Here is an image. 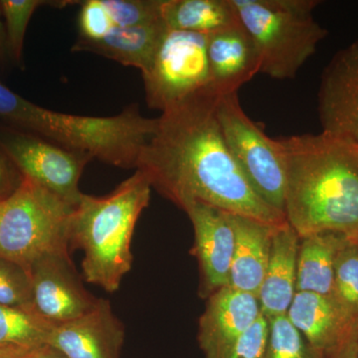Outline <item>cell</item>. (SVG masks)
<instances>
[{"label": "cell", "instance_id": "3", "mask_svg": "<svg viewBox=\"0 0 358 358\" xmlns=\"http://www.w3.org/2000/svg\"><path fill=\"white\" fill-rule=\"evenodd\" d=\"M152 185L143 171L105 196L82 195L71 222L70 244L84 253V279L115 293L131 268L134 228L148 206Z\"/></svg>", "mask_w": 358, "mask_h": 358}, {"label": "cell", "instance_id": "23", "mask_svg": "<svg viewBox=\"0 0 358 358\" xmlns=\"http://www.w3.org/2000/svg\"><path fill=\"white\" fill-rule=\"evenodd\" d=\"M265 358H326L289 322L287 315L271 317Z\"/></svg>", "mask_w": 358, "mask_h": 358}, {"label": "cell", "instance_id": "27", "mask_svg": "<svg viewBox=\"0 0 358 358\" xmlns=\"http://www.w3.org/2000/svg\"><path fill=\"white\" fill-rule=\"evenodd\" d=\"M115 27L103 0H87L79 14V39L98 41Z\"/></svg>", "mask_w": 358, "mask_h": 358}, {"label": "cell", "instance_id": "7", "mask_svg": "<svg viewBox=\"0 0 358 358\" xmlns=\"http://www.w3.org/2000/svg\"><path fill=\"white\" fill-rule=\"evenodd\" d=\"M141 74L148 107L162 113L210 88L206 36L167 30Z\"/></svg>", "mask_w": 358, "mask_h": 358}, {"label": "cell", "instance_id": "17", "mask_svg": "<svg viewBox=\"0 0 358 358\" xmlns=\"http://www.w3.org/2000/svg\"><path fill=\"white\" fill-rule=\"evenodd\" d=\"M300 236L288 222L275 226L265 278L258 299L266 319L287 315L296 284Z\"/></svg>", "mask_w": 358, "mask_h": 358}, {"label": "cell", "instance_id": "15", "mask_svg": "<svg viewBox=\"0 0 358 358\" xmlns=\"http://www.w3.org/2000/svg\"><path fill=\"white\" fill-rule=\"evenodd\" d=\"M210 88L223 96L238 93L260 73V58L242 25L206 36Z\"/></svg>", "mask_w": 358, "mask_h": 358}, {"label": "cell", "instance_id": "26", "mask_svg": "<svg viewBox=\"0 0 358 358\" xmlns=\"http://www.w3.org/2000/svg\"><path fill=\"white\" fill-rule=\"evenodd\" d=\"M0 305L34 308L29 273L18 264L0 258Z\"/></svg>", "mask_w": 358, "mask_h": 358}, {"label": "cell", "instance_id": "28", "mask_svg": "<svg viewBox=\"0 0 358 358\" xmlns=\"http://www.w3.org/2000/svg\"><path fill=\"white\" fill-rule=\"evenodd\" d=\"M268 322L264 315L247 329L231 346L223 358H265Z\"/></svg>", "mask_w": 358, "mask_h": 358}, {"label": "cell", "instance_id": "32", "mask_svg": "<svg viewBox=\"0 0 358 358\" xmlns=\"http://www.w3.org/2000/svg\"><path fill=\"white\" fill-rule=\"evenodd\" d=\"M33 350L0 348V358H30Z\"/></svg>", "mask_w": 358, "mask_h": 358}, {"label": "cell", "instance_id": "4", "mask_svg": "<svg viewBox=\"0 0 358 358\" xmlns=\"http://www.w3.org/2000/svg\"><path fill=\"white\" fill-rule=\"evenodd\" d=\"M231 1L255 45L260 73L273 79H294L327 37L313 16L317 0Z\"/></svg>", "mask_w": 358, "mask_h": 358}, {"label": "cell", "instance_id": "8", "mask_svg": "<svg viewBox=\"0 0 358 358\" xmlns=\"http://www.w3.org/2000/svg\"><path fill=\"white\" fill-rule=\"evenodd\" d=\"M0 148L25 178L77 206L79 181L90 155L0 124Z\"/></svg>", "mask_w": 358, "mask_h": 358}, {"label": "cell", "instance_id": "18", "mask_svg": "<svg viewBox=\"0 0 358 358\" xmlns=\"http://www.w3.org/2000/svg\"><path fill=\"white\" fill-rule=\"evenodd\" d=\"M169 30L164 21L138 27H115L98 41L78 38L73 51L99 54L124 66L147 70L164 35Z\"/></svg>", "mask_w": 358, "mask_h": 358}, {"label": "cell", "instance_id": "9", "mask_svg": "<svg viewBox=\"0 0 358 358\" xmlns=\"http://www.w3.org/2000/svg\"><path fill=\"white\" fill-rule=\"evenodd\" d=\"M322 133L358 145V40L324 68L317 93Z\"/></svg>", "mask_w": 358, "mask_h": 358}, {"label": "cell", "instance_id": "24", "mask_svg": "<svg viewBox=\"0 0 358 358\" xmlns=\"http://www.w3.org/2000/svg\"><path fill=\"white\" fill-rule=\"evenodd\" d=\"M331 296L358 322V242L348 240L334 263Z\"/></svg>", "mask_w": 358, "mask_h": 358}, {"label": "cell", "instance_id": "14", "mask_svg": "<svg viewBox=\"0 0 358 358\" xmlns=\"http://www.w3.org/2000/svg\"><path fill=\"white\" fill-rule=\"evenodd\" d=\"M287 317L326 357L358 334L357 320L331 296L296 293Z\"/></svg>", "mask_w": 358, "mask_h": 358}, {"label": "cell", "instance_id": "21", "mask_svg": "<svg viewBox=\"0 0 358 358\" xmlns=\"http://www.w3.org/2000/svg\"><path fill=\"white\" fill-rule=\"evenodd\" d=\"M52 326L35 308L0 305V348L35 350L46 345Z\"/></svg>", "mask_w": 358, "mask_h": 358}, {"label": "cell", "instance_id": "13", "mask_svg": "<svg viewBox=\"0 0 358 358\" xmlns=\"http://www.w3.org/2000/svg\"><path fill=\"white\" fill-rule=\"evenodd\" d=\"M261 315L260 301L254 294L227 286L209 296L197 338L205 358H223Z\"/></svg>", "mask_w": 358, "mask_h": 358}, {"label": "cell", "instance_id": "34", "mask_svg": "<svg viewBox=\"0 0 358 358\" xmlns=\"http://www.w3.org/2000/svg\"><path fill=\"white\" fill-rule=\"evenodd\" d=\"M346 143V141H345ZM348 143V148L352 150V155H355V159L358 160V145H353V143Z\"/></svg>", "mask_w": 358, "mask_h": 358}, {"label": "cell", "instance_id": "36", "mask_svg": "<svg viewBox=\"0 0 358 358\" xmlns=\"http://www.w3.org/2000/svg\"><path fill=\"white\" fill-rule=\"evenodd\" d=\"M1 201H2V199H0V203H1Z\"/></svg>", "mask_w": 358, "mask_h": 358}, {"label": "cell", "instance_id": "19", "mask_svg": "<svg viewBox=\"0 0 358 358\" xmlns=\"http://www.w3.org/2000/svg\"><path fill=\"white\" fill-rule=\"evenodd\" d=\"M348 240L334 232L301 237L296 262V293L308 292L331 296L336 256Z\"/></svg>", "mask_w": 358, "mask_h": 358}, {"label": "cell", "instance_id": "33", "mask_svg": "<svg viewBox=\"0 0 358 358\" xmlns=\"http://www.w3.org/2000/svg\"><path fill=\"white\" fill-rule=\"evenodd\" d=\"M1 10H0V68L3 66L6 60L7 54L6 31H4V24L1 20Z\"/></svg>", "mask_w": 358, "mask_h": 358}, {"label": "cell", "instance_id": "20", "mask_svg": "<svg viewBox=\"0 0 358 358\" xmlns=\"http://www.w3.org/2000/svg\"><path fill=\"white\" fill-rule=\"evenodd\" d=\"M162 16L169 29L205 36L241 25L231 0H162Z\"/></svg>", "mask_w": 358, "mask_h": 358}, {"label": "cell", "instance_id": "5", "mask_svg": "<svg viewBox=\"0 0 358 358\" xmlns=\"http://www.w3.org/2000/svg\"><path fill=\"white\" fill-rule=\"evenodd\" d=\"M75 206L23 176L20 186L0 203V258L29 273L49 255L69 256Z\"/></svg>", "mask_w": 358, "mask_h": 358}, {"label": "cell", "instance_id": "1", "mask_svg": "<svg viewBox=\"0 0 358 358\" xmlns=\"http://www.w3.org/2000/svg\"><path fill=\"white\" fill-rule=\"evenodd\" d=\"M219 98L209 88L162 112L136 169L183 211L204 203L261 222H286L259 196L231 155L216 115Z\"/></svg>", "mask_w": 358, "mask_h": 358}, {"label": "cell", "instance_id": "22", "mask_svg": "<svg viewBox=\"0 0 358 358\" xmlns=\"http://www.w3.org/2000/svg\"><path fill=\"white\" fill-rule=\"evenodd\" d=\"M48 3L42 0H0L7 54L20 67L23 66V48L28 24L37 8Z\"/></svg>", "mask_w": 358, "mask_h": 358}, {"label": "cell", "instance_id": "30", "mask_svg": "<svg viewBox=\"0 0 358 358\" xmlns=\"http://www.w3.org/2000/svg\"><path fill=\"white\" fill-rule=\"evenodd\" d=\"M357 336L343 343L336 352L327 355L326 358H357Z\"/></svg>", "mask_w": 358, "mask_h": 358}, {"label": "cell", "instance_id": "16", "mask_svg": "<svg viewBox=\"0 0 358 358\" xmlns=\"http://www.w3.org/2000/svg\"><path fill=\"white\" fill-rule=\"evenodd\" d=\"M227 217L235 237L229 286L258 296L267 270L273 233L279 224L231 213Z\"/></svg>", "mask_w": 358, "mask_h": 358}, {"label": "cell", "instance_id": "25", "mask_svg": "<svg viewBox=\"0 0 358 358\" xmlns=\"http://www.w3.org/2000/svg\"><path fill=\"white\" fill-rule=\"evenodd\" d=\"M115 27H138L164 21L162 0H103Z\"/></svg>", "mask_w": 358, "mask_h": 358}, {"label": "cell", "instance_id": "6", "mask_svg": "<svg viewBox=\"0 0 358 358\" xmlns=\"http://www.w3.org/2000/svg\"><path fill=\"white\" fill-rule=\"evenodd\" d=\"M216 115L231 155L250 185L271 207L284 214L286 159L274 140L244 112L238 93L220 96Z\"/></svg>", "mask_w": 358, "mask_h": 358}, {"label": "cell", "instance_id": "35", "mask_svg": "<svg viewBox=\"0 0 358 358\" xmlns=\"http://www.w3.org/2000/svg\"><path fill=\"white\" fill-rule=\"evenodd\" d=\"M357 358H358V339H357Z\"/></svg>", "mask_w": 358, "mask_h": 358}, {"label": "cell", "instance_id": "11", "mask_svg": "<svg viewBox=\"0 0 358 358\" xmlns=\"http://www.w3.org/2000/svg\"><path fill=\"white\" fill-rule=\"evenodd\" d=\"M124 338V327L110 301L98 299L82 317L53 324L46 345L65 358H120Z\"/></svg>", "mask_w": 358, "mask_h": 358}, {"label": "cell", "instance_id": "31", "mask_svg": "<svg viewBox=\"0 0 358 358\" xmlns=\"http://www.w3.org/2000/svg\"><path fill=\"white\" fill-rule=\"evenodd\" d=\"M30 358H65L61 353L56 352L50 346L43 345L41 348H35L30 355Z\"/></svg>", "mask_w": 358, "mask_h": 358}, {"label": "cell", "instance_id": "12", "mask_svg": "<svg viewBox=\"0 0 358 358\" xmlns=\"http://www.w3.org/2000/svg\"><path fill=\"white\" fill-rule=\"evenodd\" d=\"M194 229L192 253L199 264L202 298L229 286L235 237L227 213L204 203L190 205L185 211Z\"/></svg>", "mask_w": 358, "mask_h": 358}, {"label": "cell", "instance_id": "10", "mask_svg": "<svg viewBox=\"0 0 358 358\" xmlns=\"http://www.w3.org/2000/svg\"><path fill=\"white\" fill-rule=\"evenodd\" d=\"M29 275L33 308L51 324L78 319L98 301L80 282L70 256H45L33 264Z\"/></svg>", "mask_w": 358, "mask_h": 358}, {"label": "cell", "instance_id": "29", "mask_svg": "<svg viewBox=\"0 0 358 358\" xmlns=\"http://www.w3.org/2000/svg\"><path fill=\"white\" fill-rule=\"evenodd\" d=\"M23 176L0 148V199H4L20 186Z\"/></svg>", "mask_w": 358, "mask_h": 358}, {"label": "cell", "instance_id": "2", "mask_svg": "<svg viewBox=\"0 0 358 358\" xmlns=\"http://www.w3.org/2000/svg\"><path fill=\"white\" fill-rule=\"evenodd\" d=\"M280 141L287 222L300 238L334 232L358 242V160L348 143L322 131Z\"/></svg>", "mask_w": 358, "mask_h": 358}]
</instances>
